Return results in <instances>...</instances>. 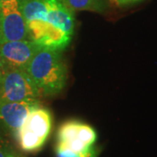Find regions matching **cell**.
I'll list each match as a JSON object with an SVG mask.
<instances>
[{
  "label": "cell",
  "mask_w": 157,
  "mask_h": 157,
  "mask_svg": "<svg viewBox=\"0 0 157 157\" xmlns=\"http://www.w3.org/2000/svg\"><path fill=\"white\" fill-rule=\"evenodd\" d=\"M17 155L10 142L0 135V157H17Z\"/></svg>",
  "instance_id": "7c38bea8"
},
{
  "label": "cell",
  "mask_w": 157,
  "mask_h": 157,
  "mask_svg": "<svg viewBox=\"0 0 157 157\" xmlns=\"http://www.w3.org/2000/svg\"><path fill=\"white\" fill-rule=\"evenodd\" d=\"M99 153H100V149L95 147H91L88 151L85 153H79V154L56 147L57 157H98Z\"/></svg>",
  "instance_id": "8fae6325"
},
{
  "label": "cell",
  "mask_w": 157,
  "mask_h": 157,
  "mask_svg": "<svg viewBox=\"0 0 157 157\" xmlns=\"http://www.w3.org/2000/svg\"><path fill=\"white\" fill-rule=\"evenodd\" d=\"M4 70H5V67H4V64L1 60V58H0V81H1V78H2V76H3Z\"/></svg>",
  "instance_id": "5bb4252c"
},
{
  "label": "cell",
  "mask_w": 157,
  "mask_h": 157,
  "mask_svg": "<svg viewBox=\"0 0 157 157\" xmlns=\"http://www.w3.org/2000/svg\"><path fill=\"white\" fill-rule=\"evenodd\" d=\"M25 71L44 96L59 94L67 83V69L59 51L40 48Z\"/></svg>",
  "instance_id": "6da1fadb"
},
{
  "label": "cell",
  "mask_w": 157,
  "mask_h": 157,
  "mask_svg": "<svg viewBox=\"0 0 157 157\" xmlns=\"http://www.w3.org/2000/svg\"><path fill=\"white\" fill-rule=\"evenodd\" d=\"M47 6V21L73 37L75 27L74 11L65 0H45Z\"/></svg>",
  "instance_id": "ba28073f"
},
{
  "label": "cell",
  "mask_w": 157,
  "mask_h": 157,
  "mask_svg": "<svg viewBox=\"0 0 157 157\" xmlns=\"http://www.w3.org/2000/svg\"><path fill=\"white\" fill-rule=\"evenodd\" d=\"M41 96L25 70L5 67L0 81V102L39 101Z\"/></svg>",
  "instance_id": "3957f363"
},
{
  "label": "cell",
  "mask_w": 157,
  "mask_h": 157,
  "mask_svg": "<svg viewBox=\"0 0 157 157\" xmlns=\"http://www.w3.org/2000/svg\"><path fill=\"white\" fill-rule=\"evenodd\" d=\"M28 39L26 23L18 0L0 1V44Z\"/></svg>",
  "instance_id": "277c9868"
},
{
  "label": "cell",
  "mask_w": 157,
  "mask_h": 157,
  "mask_svg": "<svg viewBox=\"0 0 157 157\" xmlns=\"http://www.w3.org/2000/svg\"><path fill=\"white\" fill-rule=\"evenodd\" d=\"M73 11H86L103 13L108 7V0H65Z\"/></svg>",
  "instance_id": "30bf717a"
},
{
  "label": "cell",
  "mask_w": 157,
  "mask_h": 157,
  "mask_svg": "<svg viewBox=\"0 0 157 157\" xmlns=\"http://www.w3.org/2000/svg\"><path fill=\"white\" fill-rule=\"evenodd\" d=\"M17 157H19V156H17Z\"/></svg>",
  "instance_id": "2e32d148"
},
{
  "label": "cell",
  "mask_w": 157,
  "mask_h": 157,
  "mask_svg": "<svg viewBox=\"0 0 157 157\" xmlns=\"http://www.w3.org/2000/svg\"><path fill=\"white\" fill-rule=\"evenodd\" d=\"M141 1H143V0H108L109 3H111L117 7L132 6V5H135L137 3H140Z\"/></svg>",
  "instance_id": "4fadbf2b"
},
{
  "label": "cell",
  "mask_w": 157,
  "mask_h": 157,
  "mask_svg": "<svg viewBox=\"0 0 157 157\" xmlns=\"http://www.w3.org/2000/svg\"><path fill=\"white\" fill-rule=\"evenodd\" d=\"M28 39L42 48L61 52L66 49L72 37L45 20H32L26 23Z\"/></svg>",
  "instance_id": "5b68a950"
},
{
  "label": "cell",
  "mask_w": 157,
  "mask_h": 157,
  "mask_svg": "<svg viewBox=\"0 0 157 157\" xmlns=\"http://www.w3.org/2000/svg\"><path fill=\"white\" fill-rule=\"evenodd\" d=\"M51 128V113L39 106L29 113L14 137L24 151H38L44 146Z\"/></svg>",
  "instance_id": "7a4b0ae2"
},
{
  "label": "cell",
  "mask_w": 157,
  "mask_h": 157,
  "mask_svg": "<svg viewBox=\"0 0 157 157\" xmlns=\"http://www.w3.org/2000/svg\"><path fill=\"white\" fill-rule=\"evenodd\" d=\"M80 125L78 121H69L60 126L58 131L57 148L67 149L74 153H85L91 147L80 139Z\"/></svg>",
  "instance_id": "9c48e42d"
},
{
  "label": "cell",
  "mask_w": 157,
  "mask_h": 157,
  "mask_svg": "<svg viewBox=\"0 0 157 157\" xmlns=\"http://www.w3.org/2000/svg\"><path fill=\"white\" fill-rule=\"evenodd\" d=\"M39 106V101L0 102V127L15 136L29 113Z\"/></svg>",
  "instance_id": "52a82bcc"
},
{
  "label": "cell",
  "mask_w": 157,
  "mask_h": 157,
  "mask_svg": "<svg viewBox=\"0 0 157 157\" xmlns=\"http://www.w3.org/2000/svg\"><path fill=\"white\" fill-rule=\"evenodd\" d=\"M40 48L42 47L28 39L6 41L0 44V58L5 67L25 70Z\"/></svg>",
  "instance_id": "8992f818"
},
{
  "label": "cell",
  "mask_w": 157,
  "mask_h": 157,
  "mask_svg": "<svg viewBox=\"0 0 157 157\" xmlns=\"http://www.w3.org/2000/svg\"><path fill=\"white\" fill-rule=\"evenodd\" d=\"M0 1H3V0H0Z\"/></svg>",
  "instance_id": "9a60e30c"
}]
</instances>
